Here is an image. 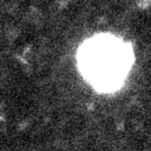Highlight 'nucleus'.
Instances as JSON below:
<instances>
[{
	"label": "nucleus",
	"mask_w": 151,
	"mask_h": 151,
	"mask_svg": "<svg viewBox=\"0 0 151 151\" xmlns=\"http://www.w3.org/2000/svg\"><path fill=\"white\" fill-rule=\"evenodd\" d=\"M133 61L131 48L108 35L93 37L80 49L79 66L83 76L101 91L123 83Z\"/></svg>",
	"instance_id": "obj_1"
}]
</instances>
